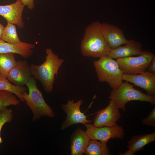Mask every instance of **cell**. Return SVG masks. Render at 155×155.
I'll use <instances>...</instances> for the list:
<instances>
[{
  "instance_id": "6da1fadb",
  "label": "cell",
  "mask_w": 155,
  "mask_h": 155,
  "mask_svg": "<svg viewBox=\"0 0 155 155\" xmlns=\"http://www.w3.org/2000/svg\"><path fill=\"white\" fill-rule=\"evenodd\" d=\"M100 24L96 21L86 28L80 46L81 52L84 56L100 58L109 54L111 49L102 34Z\"/></svg>"
},
{
  "instance_id": "7a4b0ae2",
  "label": "cell",
  "mask_w": 155,
  "mask_h": 155,
  "mask_svg": "<svg viewBox=\"0 0 155 155\" xmlns=\"http://www.w3.org/2000/svg\"><path fill=\"white\" fill-rule=\"evenodd\" d=\"M45 53V60L40 65L32 63L30 67L32 75L41 83L45 92L49 93L53 90L55 76L64 60L50 48L46 50Z\"/></svg>"
},
{
  "instance_id": "3957f363",
  "label": "cell",
  "mask_w": 155,
  "mask_h": 155,
  "mask_svg": "<svg viewBox=\"0 0 155 155\" xmlns=\"http://www.w3.org/2000/svg\"><path fill=\"white\" fill-rule=\"evenodd\" d=\"M28 90L22 94L26 104L32 113V121L34 122L40 117L48 116L54 118L55 113L52 108L46 102L42 94L38 88L35 78L31 77L26 84Z\"/></svg>"
},
{
  "instance_id": "277c9868",
  "label": "cell",
  "mask_w": 155,
  "mask_h": 155,
  "mask_svg": "<svg viewBox=\"0 0 155 155\" xmlns=\"http://www.w3.org/2000/svg\"><path fill=\"white\" fill-rule=\"evenodd\" d=\"M93 64L100 82H107L113 89L120 86L123 74L117 60L105 56L94 61Z\"/></svg>"
},
{
  "instance_id": "5b68a950",
  "label": "cell",
  "mask_w": 155,
  "mask_h": 155,
  "mask_svg": "<svg viewBox=\"0 0 155 155\" xmlns=\"http://www.w3.org/2000/svg\"><path fill=\"white\" fill-rule=\"evenodd\" d=\"M109 98L114 100L119 108L125 112V104L130 101L138 100L148 102L152 105L155 104V96L142 92L134 88L133 85L127 81L122 82L118 88L113 89Z\"/></svg>"
},
{
  "instance_id": "8992f818",
  "label": "cell",
  "mask_w": 155,
  "mask_h": 155,
  "mask_svg": "<svg viewBox=\"0 0 155 155\" xmlns=\"http://www.w3.org/2000/svg\"><path fill=\"white\" fill-rule=\"evenodd\" d=\"M154 55L151 52L145 51L138 56H130L117 59L123 74L136 75L146 71Z\"/></svg>"
},
{
  "instance_id": "52a82bcc",
  "label": "cell",
  "mask_w": 155,
  "mask_h": 155,
  "mask_svg": "<svg viewBox=\"0 0 155 155\" xmlns=\"http://www.w3.org/2000/svg\"><path fill=\"white\" fill-rule=\"evenodd\" d=\"M84 125L86 128V133L91 140H99L106 144L111 139L123 140L125 135L123 127L116 125L111 127H96L90 123Z\"/></svg>"
},
{
  "instance_id": "ba28073f",
  "label": "cell",
  "mask_w": 155,
  "mask_h": 155,
  "mask_svg": "<svg viewBox=\"0 0 155 155\" xmlns=\"http://www.w3.org/2000/svg\"><path fill=\"white\" fill-rule=\"evenodd\" d=\"M83 102L82 100L80 99L74 102L73 100H68L66 104H61V109L67 115L66 119L61 127L62 130L74 124L82 123L84 125L92 121V120L87 119V116L81 111L80 107Z\"/></svg>"
},
{
  "instance_id": "9c48e42d",
  "label": "cell",
  "mask_w": 155,
  "mask_h": 155,
  "mask_svg": "<svg viewBox=\"0 0 155 155\" xmlns=\"http://www.w3.org/2000/svg\"><path fill=\"white\" fill-rule=\"evenodd\" d=\"M119 109L115 102L111 100L107 107L97 112L94 118L93 125L100 127L117 125V122L121 117Z\"/></svg>"
},
{
  "instance_id": "30bf717a",
  "label": "cell",
  "mask_w": 155,
  "mask_h": 155,
  "mask_svg": "<svg viewBox=\"0 0 155 155\" xmlns=\"http://www.w3.org/2000/svg\"><path fill=\"white\" fill-rule=\"evenodd\" d=\"M102 34L111 49L118 47L126 44L128 40L125 36L123 30L117 26L106 23L100 24Z\"/></svg>"
},
{
  "instance_id": "8fae6325",
  "label": "cell",
  "mask_w": 155,
  "mask_h": 155,
  "mask_svg": "<svg viewBox=\"0 0 155 155\" xmlns=\"http://www.w3.org/2000/svg\"><path fill=\"white\" fill-rule=\"evenodd\" d=\"M24 7L20 0L9 5H0V15L7 22L15 24L20 29L23 28L25 26L22 19Z\"/></svg>"
},
{
  "instance_id": "7c38bea8",
  "label": "cell",
  "mask_w": 155,
  "mask_h": 155,
  "mask_svg": "<svg viewBox=\"0 0 155 155\" xmlns=\"http://www.w3.org/2000/svg\"><path fill=\"white\" fill-rule=\"evenodd\" d=\"M122 80L143 89L148 95L155 96V73L146 71L136 75L123 74Z\"/></svg>"
},
{
  "instance_id": "4fadbf2b",
  "label": "cell",
  "mask_w": 155,
  "mask_h": 155,
  "mask_svg": "<svg viewBox=\"0 0 155 155\" xmlns=\"http://www.w3.org/2000/svg\"><path fill=\"white\" fill-rule=\"evenodd\" d=\"M32 75L30 65L27 61L20 60L11 69L7 79L15 85L22 86L26 84Z\"/></svg>"
},
{
  "instance_id": "5bb4252c",
  "label": "cell",
  "mask_w": 155,
  "mask_h": 155,
  "mask_svg": "<svg viewBox=\"0 0 155 155\" xmlns=\"http://www.w3.org/2000/svg\"><path fill=\"white\" fill-rule=\"evenodd\" d=\"M124 46L111 49L107 56L112 59H117L133 55H140L143 52L142 44L135 40H128Z\"/></svg>"
},
{
  "instance_id": "9a60e30c",
  "label": "cell",
  "mask_w": 155,
  "mask_h": 155,
  "mask_svg": "<svg viewBox=\"0 0 155 155\" xmlns=\"http://www.w3.org/2000/svg\"><path fill=\"white\" fill-rule=\"evenodd\" d=\"M34 44L21 42L18 44L11 43L0 39V53H12L18 54L28 59L33 54Z\"/></svg>"
},
{
  "instance_id": "2e32d148",
  "label": "cell",
  "mask_w": 155,
  "mask_h": 155,
  "mask_svg": "<svg viewBox=\"0 0 155 155\" xmlns=\"http://www.w3.org/2000/svg\"><path fill=\"white\" fill-rule=\"evenodd\" d=\"M90 139L81 128H77L70 138L71 155H82Z\"/></svg>"
},
{
  "instance_id": "e0dca14e",
  "label": "cell",
  "mask_w": 155,
  "mask_h": 155,
  "mask_svg": "<svg viewBox=\"0 0 155 155\" xmlns=\"http://www.w3.org/2000/svg\"><path fill=\"white\" fill-rule=\"evenodd\" d=\"M155 141V132L145 135H135L128 141L127 147L135 153L143 149L146 145Z\"/></svg>"
},
{
  "instance_id": "ac0fdd59",
  "label": "cell",
  "mask_w": 155,
  "mask_h": 155,
  "mask_svg": "<svg viewBox=\"0 0 155 155\" xmlns=\"http://www.w3.org/2000/svg\"><path fill=\"white\" fill-rule=\"evenodd\" d=\"M17 62L13 53H0V75L7 79L11 69Z\"/></svg>"
},
{
  "instance_id": "d6986e66",
  "label": "cell",
  "mask_w": 155,
  "mask_h": 155,
  "mask_svg": "<svg viewBox=\"0 0 155 155\" xmlns=\"http://www.w3.org/2000/svg\"><path fill=\"white\" fill-rule=\"evenodd\" d=\"M84 154L87 155H109L110 152L106 144L90 139Z\"/></svg>"
},
{
  "instance_id": "ffe728a7",
  "label": "cell",
  "mask_w": 155,
  "mask_h": 155,
  "mask_svg": "<svg viewBox=\"0 0 155 155\" xmlns=\"http://www.w3.org/2000/svg\"><path fill=\"white\" fill-rule=\"evenodd\" d=\"M27 89L23 86H19L13 84L8 80L0 75V90L11 92L17 96L22 102H25L22 94L26 92Z\"/></svg>"
},
{
  "instance_id": "44dd1931",
  "label": "cell",
  "mask_w": 155,
  "mask_h": 155,
  "mask_svg": "<svg viewBox=\"0 0 155 155\" xmlns=\"http://www.w3.org/2000/svg\"><path fill=\"white\" fill-rule=\"evenodd\" d=\"M1 39L7 42L14 44H18L22 42L18 36L16 25L9 22H7L5 27Z\"/></svg>"
},
{
  "instance_id": "7402d4cb",
  "label": "cell",
  "mask_w": 155,
  "mask_h": 155,
  "mask_svg": "<svg viewBox=\"0 0 155 155\" xmlns=\"http://www.w3.org/2000/svg\"><path fill=\"white\" fill-rule=\"evenodd\" d=\"M20 101L13 93L6 91L0 90V110L11 105L17 106Z\"/></svg>"
},
{
  "instance_id": "603a6c76",
  "label": "cell",
  "mask_w": 155,
  "mask_h": 155,
  "mask_svg": "<svg viewBox=\"0 0 155 155\" xmlns=\"http://www.w3.org/2000/svg\"><path fill=\"white\" fill-rule=\"evenodd\" d=\"M12 110L8 109L7 107L0 110V144L3 142L1 137V131L4 125L10 123L13 118Z\"/></svg>"
},
{
  "instance_id": "cb8c5ba5",
  "label": "cell",
  "mask_w": 155,
  "mask_h": 155,
  "mask_svg": "<svg viewBox=\"0 0 155 155\" xmlns=\"http://www.w3.org/2000/svg\"><path fill=\"white\" fill-rule=\"evenodd\" d=\"M142 123L145 125L155 127V107H154L149 115L142 120Z\"/></svg>"
},
{
  "instance_id": "d4e9b609",
  "label": "cell",
  "mask_w": 155,
  "mask_h": 155,
  "mask_svg": "<svg viewBox=\"0 0 155 155\" xmlns=\"http://www.w3.org/2000/svg\"><path fill=\"white\" fill-rule=\"evenodd\" d=\"M22 4L30 9H33L34 7V0H20Z\"/></svg>"
},
{
  "instance_id": "484cf974",
  "label": "cell",
  "mask_w": 155,
  "mask_h": 155,
  "mask_svg": "<svg viewBox=\"0 0 155 155\" xmlns=\"http://www.w3.org/2000/svg\"><path fill=\"white\" fill-rule=\"evenodd\" d=\"M146 71L155 73V55L152 59Z\"/></svg>"
},
{
  "instance_id": "4316f807",
  "label": "cell",
  "mask_w": 155,
  "mask_h": 155,
  "mask_svg": "<svg viewBox=\"0 0 155 155\" xmlns=\"http://www.w3.org/2000/svg\"><path fill=\"white\" fill-rule=\"evenodd\" d=\"M135 153L132 150L129 149V150L125 153L121 152L118 154L119 155H133Z\"/></svg>"
},
{
  "instance_id": "83f0119b",
  "label": "cell",
  "mask_w": 155,
  "mask_h": 155,
  "mask_svg": "<svg viewBox=\"0 0 155 155\" xmlns=\"http://www.w3.org/2000/svg\"><path fill=\"white\" fill-rule=\"evenodd\" d=\"M5 27L0 22V39H1Z\"/></svg>"
}]
</instances>
